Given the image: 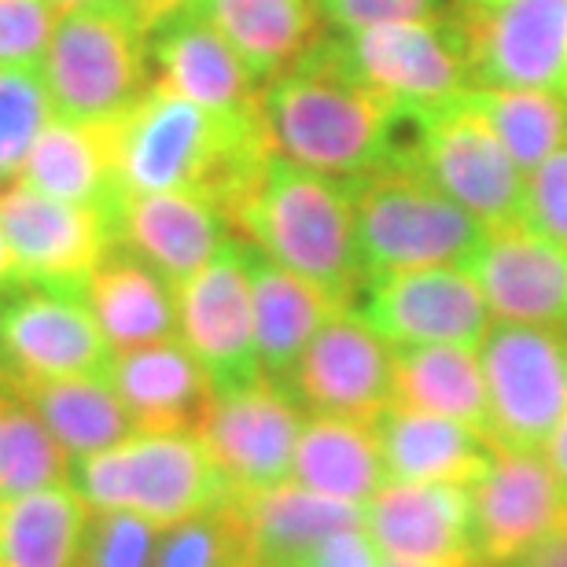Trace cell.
Wrapping results in <instances>:
<instances>
[{"instance_id": "cell-4", "label": "cell", "mask_w": 567, "mask_h": 567, "mask_svg": "<svg viewBox=\"0 0 567 567\" xmlns=\"http://www.w3.org/2000/svg\"><path fill=\"white\" fill-rule=\"evenodd\" d=\"M361 274H399L427 266H468L486 240V225L453 203L413 166L391 163L350 181Z\"/></svg>"}, {"instance_id": "cell-44", "label": "cell", "mask_w": 567, "mask_h": 567, "mask_svg": "<svg viewBox=\"0 0 567 567\" xmlns=\"http://www.w3.org/2000/svg\"><path fill=\"white\" fill-rule=\"evenodd\" d=\"M188 4L192 0H133V11H137V19L144 22V30H152L155 22H163L166 16H174V11Z\"/></svg>"}, {"instance_id": "cell-16", "label": "cell", "mask_w": 567, "mask_h": 567, "mask_svg": "<svg viewBox=\"0 0 567 567\" xmlns=\"http://www.w3.org/2000/svg\"><path fill=\"white\" fill-rule=\"evenodd\" d=\"M111 343L100 332L82 288L16 284L4 291V361L16 377H104Z\"/></svg>"}, {"instance_id": "cell-45", "label": "cell", "mask_w": 567, "mask_h": 567, "mask_svg": "<svg viewBox=\"0 0 567 567\" xmlns=\"http://www.w3.org/2000/svg\"><path fill=\"white\" fill-rule=\"evenodd\" d=\"M16 284H22L16 255H11V247H8V236L0 233V291H11Z\"/></svg>"}, {"instance_id": "cell-11", "label": "cell", "mask_w": 567, "mask_h": 567, "mask_svg": "<svg viewBox=\"0 0 567 567\" xmlns=\"http://www.w3.org/2000/svg\"><path fill=\"white\" fill-rule=\"evenodd\" d=\"M350 310L391 347H483L486 332L494 328L491 306L464 266L399 269V274L369 277Z\"/></svg>"}, {"instance_id": "cell-35", "label": "cell", "mask_w": 567, "mask_h": 567, "mask_svg": "<svg viewBox=\"0 0 567 567\" xmlns=\"http://www.w3.org/2000/svg\"><path fill=\"white\" fill-rule=\"evenodd\" d=\"M251 564L247 553L244 519L236 513V502L207 508L199 516H188L181 524L163 527L158 538L155 567H240Z\"/></svg>"}, {"instance_id": "cell-13", "label": "cell", "mask_w": 567, "mask_h": 567, "mask_svg": "<svg viewBox=\"0 0 567 567\" xmlns=\"http://www.w3.org/2000/svg\"><path fill=\"white\" fill-rule=\"evenodd\" d=\"M306 416L310 413L291 399L288 388L262 377L240 391L218 394L199 439L207 442L233 494H258L291 483V461Z\"/></svg>"}, {"instance_id": "cell-17", "label": "cell", "mask_w": 567, "mask_h": 567, "mask_svg": "<svg viewBox=\"0 0 567 567\" xmlns=\"http://www.w3.org/2000/svg\"><path fill=\"white\" fill-rule=\"evenodd\" d=\"M567 527V491L542 453L494 450L472 486V546L480 567H502Z\"/></svg>"}, {"instance_id": "cell-23", "label": "cell", "mask_w": 567, "mask_h": 567, "mask_svg": "<svg viewBox=\"0 0 567 567\" xmlns=\"http://www.w3.org/2000/svg\"><path fill=\"white\" fill-rule=\"evenodd\" d=\"M107 383L137 431H199L214 405V383L181 339L111 354Z\"/></svg>"}, {"instance_id": "cell-48", "label": "cell", "mask_w": 567, "mask_h": 567, "mask_svg": "<svg viewBox=\"0 0 567 567\" xmlns=\"http://www.w3.org/2000/svg\"><path fill=\"white\" fill-rule=\"evenodd\" d=\"M0 361H4V291H0Z\"/></svg>"}, {"instance_id": "cell-36", "label": "cell", "mask_w": 567, "mask_h": 567, "mask_svg": "<svg viewBox=\"0 0 567 567\" xmlns=\"http://www.w3.org/2000/svg\"><path fill=\"white\" fill-rule=\"evenodd\" d=\"M55 115L41 71L0 66V185L19 177L38 133Z\"/></svg>"}, {"instance_id": "cell-1", "label": "cell", "mask_w": 567, "mask_h": 567, "mask_svg": "<svg viewBox=\"0 0 567 567\" xmlns=\"http://www.w3.org/2000/svg\"><path fill=\"white\" fill-rule=\"evenodd\" d=\"M258 115L277 155L343 185L402 163L405 107L361 82L339 33L258 89Z\"/></svg>"}, {"instance_id": "cell-32", "label": "cell", "mask_w": 567, "mask_h": 567, "mask_svg": "<svg viewBox=\"0 0 567 567\" xmlns=\"http://www.w3.org/2000/svg\"><path fill=\"white\" fill-rule=\"evenodd\" d=\"M89 513L71 483L0 497V567H78Z\"/></svg>"}, {"instance_id": "cell-14", "label": "cell", "mask_w": 567, "mask_h": 567, "mask_svg": "<svg viewBox=\"0 0 567 567\" xmlns=\"http://www.w3.org/2000/svg\"><path fill=\"white\" fill-rule=\"evenodd\" d=\"M0 233L8 236L22 284L52 288H82L115 247L107 207L44 196L22 181L0 188Z\"/></svg>"}, {"instance_id": "cell-15", "label": "cell", "mask_w": 567, "mask_h": 567, "mask_svg": "<svg viewBox=\"0 0 567 567\" xmlns=\"http://www.w3.org/2000/svg\"><path fill=\"white\" fill-rule=\"evenodd\" d=\"M288 391L310 416L372 421L394 402V347L347 306L302 350Z\"/></svg>"}, {"instance_id": "cell-3", "label": "cell", "mask_w": 567, "mask_h": 567, "mask_svg": "<svg viewBox=\"0 0 567 567\" xmlns=\"http://www.w3.org/2000/svg\"><path fill=\"white\" fill-rule=\"evenodd\" d=\"M225 214L240 240L317 284L339 306H354L365 274L343 181L313 174L274 152Z\"/></svg>"}, {"instance_id": "cell-33", "label": "cell", "mask_w": 567, "mask_h": 567, "mask_svg": "<svg viewBox=\"0 0 567 567\" xmlns=\"http://www.w3.org/2000/svg\"><path fill=\"white\" fill-rule=\"evenodd\" d=\"M519 169H535L567 144V93L557 89H468Z\"/></svg>"}, {"instance_id": "cell-10", "label": "cell", "mask_w": 567, "mask_h": 567, "mask_svg": "<svg viewBox=\"0 0 567 567\" xmlns=\"http://www.w3.org/2000/svg\"><path fill=\"white\" fill-rule=\"evenodd\" d=\"M177 339L192 350L214 394L240 391L262 380V361L255 343V302L247 247L233 236L199 274L177 284Z\"/></svg>"}, {"instance_id": "cell-19", "label": "cell", "mask_w": 567, "mask_h": 567, "mask_svg": "<svg viewBox=\"0 0 567 567\" xmlns=\"http://www.w3.org/2000/svg\"><path fill=\"white\" fill-rule=\"evenodd\" d=\"M494 321L538 324L567 332V247L530 225L491 229L468 258Z\"/></svg>"}, {"instance_id": "cell-39", "label": "cell", "mask_w": 567, "mask_h": 567, "mask_svg": "<svg viewBox=\"0 0 567 567\" xmlns=\"http://www.w3.org/2000/svg\"><path fill=\"white\" fill-rule=\"evenodd\" d=\"M524 225L567 247V144L546 163L527 169Z\"/></svg>"}, {"instance_id": "cell-25", "label": "cell", "mask_w": 567, "mask_h": 567, "mask_svg": "<svg viewBox=\"0 0 567 567\" xmlns=\"http://www.w3.org/2000/svg\"><path fill=\"white\" fill-rule=\"evenodd\" d=\"M247 247V274H251V302H255V343L262 372L280 388H288L295 365L310 339L321 332L324 321L347 306L310 284L306 277L291 274L258 247Z\"/></svg>"}, {"instance_id": "cell-29", "label": "cell", "mask_w": 567, "mask_h": 567, "mask_svg": "<svg viewBox=\"0 0 567 567\" xmlns=\"http://www.w3.org/2000/svg\"><path fill=\"white\" fill-rule=\"evenodd\" d=\"M4 372V369H0ZM16 383V391L33 405L52 439L66 450V457H89V453L118 446L130 439L137 424H133L130 410L122 405L115 388L107 377H16L4 372Z\"/></svg>"}, {"instance_id": "cell-30", "label": "cell", "mask_w": 567, "mask_h": 567, "mask_svg": "<svg viewBox=\"0 0 567 567\" xmlns=\"http://www.w3.org/2000/svg\"><path fill=\"white\" fill-rule=\"evenodd\" d=\"M291 483L365 508L388 483L372 424L347 416H306L291 461Z\"/></svg>"}, {"instance_id": "cell-2", "label": "cell", "mask_w": 567, "mask_h": 567, "mask_svg": "<svg viewBox=\"0 0 567 567\" xmlns=\"http://www.w3.org/2000/svg\"><path fill=\"white\" fill-rule=\"evenodd\" d=\"M118 188L126 192H192L221 210L251 185L274 155L262 115H221L163 82L111 122Z\"/></svg>"}, {"instance_id": "cell-6", "label": "cell", "mask_w": 567, "mask_h": 567, "mask_svg": "<svg viewBox=\"0 0 567 567\" xmlns=\"http://www.w3.org/2000/svg\"><path fill=\"white\" fill-rule=\"evenodd\" d=\"M52 107L71 122H115L152 89L147 30L130 0L63 11L41 63Z\"/></svg>"}, {"instance_id": "cell-8", "label": "cell", "mask_w": 567, "mask_h": 567, "mask_svg": "<svg viewBox=\"0 0 567 567\" xmlns=\"http://www.w3.org/2000/svg\"><path fill=\"white\" fill-rule=\"evenodd\" d=\"M472 89L567 93V0H450Z\"/></svg>"}, {"instance_id": "cell-21", "label": "cell", "mask_w": 567, "mask_h": 567, "mask_svg": "<svg viewBox=\"0 0 567 567\" xmlns=\"http://www.w3.org/2000/svg\"><path fill=\"white\" fill-rule=\"evenodd\" d=\"M155 82L221 115L258 111V85L233 44L199 11L181 8L147 30Z\"/></svg>"}, {"instance_id": "cell-9", "label": "cell", "mask_w": 567, "mask_h": 567, "mask_svg": "<svg viewBox=\"0 0 567 567\" xmlns=\"http://www.w3.org/2000/svg\"><path fill=\"white\" fill-rule=\"evenodd\" d=\"M480 361L491 402V442L502 450L542 453L567 413L564 332L494 321L480 347Z\"/></svg>"}, {"instance_id": "cell-38", "label": "cell", "mask_w": 567, "mask_h": 567, "mask_svg": "<svg viewBox=\"0 0 567 567\" xmlns=\"http://www.w3.org/2000/svg\"><path fill=\"white\" fill-rule=\"evenodd\" d=\"M60 16L52 0H0V66L41 71Z\"/></svg>"}, {"instance_id": "cell-12", "label": "cell", "mask_w": 567, "mask_h": 567, "mask_svg": "<svg viewBox=\"0 0 567 567\" xmlns=\"http://www.w3.org/2000/svg\"><path fill=\"white\" fill-rule=\"evenodd\" d=\"M339 41L361 82L405 111L442 104L472 89L464 44L450 11L427 19L380 22Z\"/></svg>"}, {"instance_id": "cell-41", "label": "cell", "mask_w": 567, "mask_h": 567, "mask_svg": "<svg viewBox=\"0 0 567 567\" xmlns=\"http://www.w3.org/2000/svg\"><path fill=\"white\" fill-rule=\"evenodd\" d=\"M299 567H383V553L369 538L365 524H358L324 538L321 546L306 553Z\"/></svg>"}, {"instance_id": "cell-18", "label": "cell", "mask_w": 567, "mask_h": 567, "mask_svg": "<svg viewBox=\"0 0 567 567\" xmlns=\"http://www.w3.org/2000/svg\"><path fill=\"white\" fill-rule=\"evenodd\" d=\"M115 247H126L169 284H185L199 274L225 244L233 240V221L218 203L192 192H126L107 207Z\"/></svg>"}, {"instance_id": "cell-47", "label": "cell", "mask_w": 567, "mask_h": 567, "mask_svg": "<svg viewBox=\"0 0 567 567\" xmlns=\"http://www.w3.org/2000/svg\"><path fill=\"white\" fill-rule=\"evenodd\" d=\"M383 567H461V564H410V560H383Z\"/></svg>"}, {"instance_id": "cell-40", "label": "cell", "mask_w": 567, "mask_h": 567, "mask_svg": "<svg viewBox=\"0 0 567 567\" xmlns=\"http://www.w3.org/2000/svg\"><path fill=\"white\" fill-rule=\"evenodd\" d=\"M450 0H317L321 22H328L339 38L358 33L380 22H402V19H427L442 16Z\"/></svg>"}, {"instance_id": "cell-49", "label": "cell", "mask_w": 567, "mask_h": 567, "mask_svg": "<svg viewBox=\"0 0 567 567\" xmlns=\"http://www.w3.org/2000/svg\"><path fill=\"white\" fill-rule=\"evenodd\" d=\"M240 567H255V564H240Z\"/></svg>"}, {"instance_id": "cell-20", "label": "cell", "mask_w": 567, "mask_h": 567, "mask_svg": "<svg viewBox=\"0 0 567 567\" xmlns=\"http://www.w3.org/2000/svg\"><path fill=\"white\" fill-rule=\"evenodd\" d=\"M365 530L383 560L475 564L472 486L383 483L365 505Z\"/></svg>"}, {"instance_id": "cell-27", "label": "cell", "mask_w": 567, "mask_h": 567, "mask_svg": "<svg viewBox=\"0 0 567 567\" xmlns=\"http://www.w3.org/2000/svg\"><path fill=\"white\" fill-rule=\"evenodd\" d=\"M188 8L233 44L258 89L324 38L317 0H192Z\"/></svg>"}, {"instance_id": "cell-34", "label": "cell", "mask_w": 567, "mask_h": 567, "mask_svg": "<svg viewBox=\"0 0 567 567\" xmlns=\"http://www.w3.org/2000/svg\"><path fill=\"white\" fill-rule=\"evenodd\" d=\"M71 483V457L0 372V497Z\"/></svg>"}, {"instance_id": "cell-46", "label": "cell", "mask_w": 567, "mask_h": 567, "mask_svg": "<svg viewBox=\"0 0 567 567\" xmlns=\"http://www.w3.org/2000/svg\"><path fill=\"white\" fill-rule=\"evenodd\" d=\"M60 11H71V8H89V4H118V0H52ZM133 4V0H130Z\"/></svg>"}, {"instance_id": "cell-7", "label": "cell", "mask_w": 567, "mask_h": 567, "mask_svg": "<svg viewBox=\"0 0 567 567\" xmlns=\"http://www.w3.org/2000/svg\"><path fill=\"white\" fill-rule=\"evenodd\" d=\"M402 163L475 214L486 229L524 221L527 174L472 104L468 89L442 104L405 111Z\"/></svg>"}, {"instance_id": "cell-22", "label": "cell", "mask_w": 567, "mask_h": 567, "mask_svg": "<svg viewBox=\"0 0 567 567\" xmlns=\"http://www.w3.org/2000/svg\"><path fill=\"white\" fill-rule=\"evenodd\" d=\"M388 483L475 486L494 464V442L461 421L391 402L372 416Z\"/></svg>"}, {"instance_id": "cell-50", "label": "cell", "mask_w": 567, "mask_h": 567, "mask_svg": "<svg viewBox=\"0 0 567 567\" xmlns=\"http://www.w3.org/2000/svg\"><path fill=\"white\" fill-rule=\"evenodd\" d=\"M564 347H567V332H564Z\"/></svg>"}, {"instance_id": "cell-28", "label": "cell", "mask_w": 567, "mask_h": 567, "mask_svg": "<svg viewBox=\"0 0 567 567\" xmlns=\"http://www.w3.org/2000/svg\"><path fill=\"white\" fill-rule=\"evenodd\" d=\"M16 181L66 203L111 207V199L118 196L111 122H71L52 115Z\"/></svg>"}, {"instance_id": "cell-24", "label": "cell", "mask_w": 567, "mask_h": 567, "mask_svg": "<svg viewBox=\"0 0 567 567\" xmlns=\"http://www.w3.org/2000/svg\"><path fill=\"white\" fill-rule=\"evenodd\" d=\"M82 299L93 310L111 350H133L177 339V291L126 247H111L82 284Z\"/></svg>"}, {"instance_id": "cell-42", "label": "cell", "mask_w": 567, "mask_h": 567, "mask_svg": "<svg viewBox=\"0 0 567 567\" xmlns=\"http://www.w3.org/2000/svg\"><path fill=\"white\" fill-rule=\"evenodd\" d=\"M502 567H567V527L542 538L538 546H530L527 553H519L516 560H508Z\"/></svg>"}, {"instance_id": "cell-26", "label": "cell", "mask_w": 567, "mask_h": 567, "mask_svg": "<svg viewBox=\"0 0 567 567\" xmlns=\"http://www.w3.org/2000/svg\"><path fill=\"white\" fill-rule=\"evenodd\" d=\"M236 513L244 519L247 553L255 567H299L310 549L336 530L365 524V508L313 494L299 483H280L274 491L236 494Z\"/></svg>"}, {"instance_id": "cell-5", "label": "cell", "mask_w": 567, "mask_h": 567, "mask_svg": "<svg viewBox=\"0 0 567 567\" xmlns=\"http://www.w3.org/2000/svg\"><path fill=\"white\" fill-rule=\"evenodd\" d=\"M71 486L89 508L137 513L158 527L236 497L199 431H133L118 446L71 461Z\"/></svg>"}, {"instance_id": "cell-31", "label": "cell", "mask_w": 567, "mask_h": 567, "mask_svg": "<svg viewBox=\"0 0 567 567\" xmlns=\"http://www.w3.org/2000/svg\"><path fill=\"white\" fill-rule=\"evenodd\" d=\"M394 402L450 416L491 439V402L480 347H394Z\"/></svg>"}, {"instance_id": "cell-37", "label": "cell", "mask_w": 567, "mask_h": 567, "mask_svg": "<svg viewBox=\"0 0 567 567\" xmlns=\"http://www.w3.org/2000/svg\"><path fill=\"white\" fill-rule=\"evenodd\" d=\"M163 527L137 513L93 508L78 549V567H155Z\"/></svg>"}, {"instance_id": "cell-43", "label": "cell", "mask_w": 567, "mask_h": 567, "mask_svg": "<svg viewBox=\"0 0 567 567\" xmlns=\"http://www.w3.org/2000/svg\"><path fill=\"white\" fill-rule=\"evenodd\" d=\"M542 457L549 461L553 475H557L560 486L567 491V413L560 416V424L553 427V435L546 439V446H542Z\"/></svg>"}]
</instances>
